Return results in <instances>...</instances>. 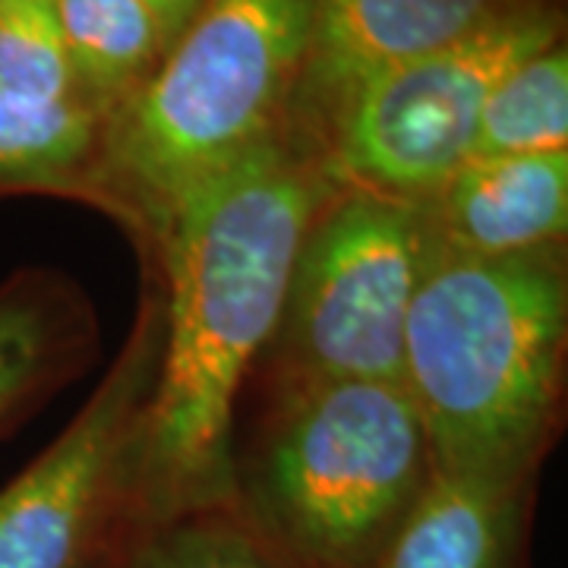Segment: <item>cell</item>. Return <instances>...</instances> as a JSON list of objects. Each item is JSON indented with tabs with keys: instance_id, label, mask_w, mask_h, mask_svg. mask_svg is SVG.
<instances>
[{
	"instance_id": "277c9868",
	"label": "cell",
	"mask_w": 568,
	"mask_h": 568,
	"mask_svg": "<svg viewBox=\"0 0 568 568\" xmlns=\"http://www.w3.org/2000/svg\"><path fill=\"white\" fill-rule=\"evenodd\" d=\"M433 474L402 383L287 386L256 474L265 528L313 568H369Z\"/></svg>"
},
{
	"instance_id": "30bf717a",
	"label": "cell",
	"mask_w": 568,
	"mask_h": 568,
	"mask_svg": "<svg viewBox=\"0 0 568 568\" xmlns=\"http://www.w3.org/2000/svg\"><path fill=\"white\" fill-rule=\"evenodd\" d=\"M518 487L433 467L383 552V568H503Z\"/></svg>"
},
{
	"instance_id": "5b68a950",
	"label": "cell",
	"mask_w": 568,
	"mask_h": 568,
	"mask_svg": "<svg viewBox=\"0 0 568 568\" xmlns=\"http://www.w3.org/2000/svg\"><path fill=\"white\" fill-rule=\"evenodd\" d=\"M429 253L424 205L332 186L306 224L272 338L284 383H402L407 313Z\"/></svg>"
},
{
	"instance_id": "9c48e42d",
	"label": "cell",
	"mask_w": 568,
	"mask_h": 568,
	"mask_svg": "<svg viewBox=\"0 0 568 568\" xmlns=\"http://www.w3.org/2000/svg\"><path fill=\"white\" fill-rule=\"evenodd\" d=\"M433 244L477 260L556 250L568 227V152L470 159L424 203Z\"/></svg>"
},
{
	"instance_id": "2e32d148",
	"label": "cell",
	"mask_w": 568,
	"mask_h": 568,
	"mask_svg": "<svg viewBox=\"0 0 568 568\" xmlns=\"http://www.w3.org/2000/svg\"><path fill=\"white\" fill-rule=\"evenodd\" d=\"M133 568H272L246 540L224 530H183L145 549Z\"/></svg>"
},
{
	"instance_id": "4fadbf2b",
	"label": "cell",
	"mask_w": 568,
	"mask_h": 568,
	"mask_svg": "<svg viewBox=\"0 0 568 568\" xmlns=\"http://www.w3.org/2000/svg\"><path fill=\"white\" fill-rule=\"evenodd\" d=\"M77 306L39 275L0 287V429L39 402L80 347Z\"/></svg>"
},
{
	"instance_id": "e0dca14e",
	"label": "cell",
	"mask_w": 568,
	"mask_h": 568,
	"mask_svg": "<svg viewBox=\"0 0 568 568\" xmlns=\"http://www.w3.org/2000/svg\"><path fill=\"white\" fill-rule=\"evenodd\" d=\"M142 3L149 7V13L159 22L164 51H168L174 44V39L193 22V17L200 13V7H203L205 0H142Z\"/></svg>"
},
{
	"instance_id": "8992f818",
	"label": "cell",
	"mask_w": 568,
	"mask_h": 568,
	"mask_svg": "<svg viewBox=\"0 0 568 568\" xmlns=\"http://www.w3.org/2000/svg\"><path fill=\"white\" fill-rule=\"evenodd\" d=\"M562 39V13L540 3L392 67L347 95L316 142L332 186L429 203L470 162L480 111L515 63Z\"/></svg>"
},
{
	"instance_id": "8fae6325",
	"label": "cell",
	"mask_w": 568,
	"mask_h": 568,
	"mask_svg": "<svg viewBox=\"0 0 568 568\" xmlns=\"http://www.w3.org/2000/svg\"><path fill=\"white\" fill-rule=\"evenodd\" d=\"M102 133L104 118L80 99H0V193L89 196V186L99 190Z\"/></svg>"
},
{
	"instance_id": "52a82bcc",
	"label": "cell",
	"mask_w": 568,
	"mask_h": 568,
	"mask_svg": "<svg viewBox=\"0 0 568 568\" xmlns=\"http://www.w3.org/2000/svg\"><path fill=\"white\" fill-rule=\"evenodd\" d=\"M164 301L142 304L104 383L10 487L0 489V568H82L126 477L152 398Z\"/></svg>"
},
{
	"instance_id": "5bb4252c",
	"label": "cell",
	"mask_w": 568,
	"mask_h": 568,
	"mask_svg": "<svg viewBox=\"0 0 568 568\" xmlns=\"http://www.w3.org/2000/svg\"><path fill=\"white\" fill-rule=\"evenodd\" d=\"M568 152V54L556 41L515 63L480 111L470 159Z\"/></svg>"
},
{
	"instance_id": "7c38bea8",
	"label": "cell",
	"mask_w": 568,
	"mask_h": 568,
	"mask_svg": "<svg viewBox=\"0 0 568 568\" xmlns=\"http://www.w3.org/2000/svg\"><path fill=\"white\" fill-rule=\"evenodd\" d=\"M54 10L82 102L108 121L162 61L159 22L142 0H54Z\"/></svg>"
},
{
	"instance_id": "ba28073f",
	"label": "cell",
	"mask_w": 568,
	"mask_h": 568,
	"mask_svg": "<svg viewBox=\"0 0 568 568\" xmlns=\"http://www.w3.org/2000/svg\"><path fill=\"white\" fill-rule=\"evenodd\" d=\"M540 3L549 0H313L291 140L316 145L332 114L364 82Z\"/></svg>"
},
{
	"instance_id": "3957f363",
	"label": "cell",
	"mask_w": 568,
	"mask_h": 568,
	"mask_svg": "<svg viewBox=\"0 0 568 568\" xmlns=\"http://www.w3.org/2000/svg\"><path fill=\"white\" fill-rule=\"evenodd\" d=\"M313 0H205L104 121L99 190L159 231L193 186L287 136Z\"/></svg>"
},
{
	"instance_id": "7a4b0ae2",
	"label": "cell",
	"mask_w": 568,
	"mask_h": 568,
	"mask_svg": "<svg viewBox=\"0 0 568 568\" xmlns=\"http://www.w3.org/2000/svg\"><path fill=\"white\" fill-rule=\"evenodd\" d=\"M566 338L556 250L477 260L433 244L402 357L433 467L525 484L556 420Z\"/></svg>"
},
{
	"instance_id": "9a60e30c",
	"label": "cell",
	"mask_w": 568,
	"mask_h": 568,
	"mask_svg": "<svg viewBox=\"0 0 568 568\" xmlns=\"http://www.w3.org/2000/svg\"><path fill=\"white\" fill-rule=\"evenodd\" d=\"M0 99L82 102L54 0H0Z\"/></svg>"
},
{
	"instance_id": "6da1fadb",
	"label": "cell",
	"mask_w": 568,
	"mask_h": 568,
	"mask_svg": "<svg viewBox=\"0 0 568 568\" xmlns=\"http://www.w3.org/2000/svg\"><path fill=\"white\" fill-rule=\"evenodd\" d=\"M328 193L316 155L287 133L193 186L155 231L168 268L164 338L126 477L149 525L234 499L237 392L275 338L294 256Z\"/></svg>"
}]
</instances>
